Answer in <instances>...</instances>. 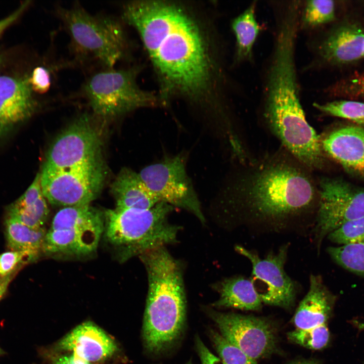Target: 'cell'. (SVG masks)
<instances>
[{
	"label": "cell",
	"instance_id": "6da1fadb",
	"mask_svg": "<svg viewBox=\"0 0 364 364\" xmlns=\"http://www.w3.org/2000/svg\"><path fill=\"white\" fill-rule=\"evenodd\" d=\"M318 201L311 171L284 148L238 163L215 198L223 214L275 231L316 211Z\"/></svg>",
	"mask_w": 364,
	"mask_h": 364
},
{
	"label": "cell",
	"instance_id": "7a4b0ae2",
	"mask_svg": "<svg viewBox=\"0 0 364 364\" xmlns=\"http://www.w3.org/2000/svg\"><path fill=\"white\" fill-rule=\"evenodd\" d=\"M122 18L139 33L164 99L203 98L210 83L209 58L199 26L184 9L164 1H131L123 5Z\"/></svg>",
	"mask_w": 364,
	"mask_h": 364
},
{
	"label": "cell",
	"instance_id": "3957f363",
	"mask_svg": "<svg viewBox=\"0 0 364 364\" xmlns=\"http://www.w3.org/2000/svg\"><path fill=\"white\" fill-rule=\"evenodd\" d=\"M260 110L283 148L311 171L324 163L320 138L307 122L300 100L296 61L273 58L263 66Z\"/></svg>",
	"mask_w": 364,
	"mask_h": 364
},
{
	"label": "cell",
	"instance_id": "277c9868",
	"mask_svg": "<svg viewBox=\"0 0 364 364\" xmlns=\"http://www.w3.org/2000/svg\"><path fill=\"white\" fill-rule=\"evenodd\" d=\"M140 258L148 281L143 337L146 349L159 353L174 343L184 327L186 297L183 268L165 247Z\"/></svg>",
	"mask_w": 364,
	"mask_h": 364
},
{
	"label": "cell",
	"instance_id": "5b68a950",
	"mask_svg": "<svg viewBox=\"0 0 364 364\" xmlns=\"http://www.w3.org/2000/svg\"><path fill=\"white\" fill-rule=\"evenodd\" d=\"M174 208L159 202L149 209H108L104 214L106 238L123 261L173 244L179 231L168 220Z\"/></svg>",
	"mask_w": 364,
	"mask_h": 364
},
{
	"label": "cell",
	"instance_id": "8992f818",
	"mask_svg": "<svg viewBox=\"0 0 364 364\" xmlns=\"http://www.w3.org/2000/svg\"><path fill=\"white\" fill-rule=\"evenodd\" d=\"M56 13L68 33L78 58L93 59L109 69L126 56L128 41L117 19L92 15L78 4L69 8L58 6Z\"/></svg>",
	"mask_w": 364,
	"mask_h": 364
},
{
	"label": "cell",
	"instance_id": "52a82bcc",
	"mask_svg": "<svg viewBox=\"0 0 364 364\" xmlns=\"http://www.w3.org/2000/svg\"><path fill=\"white\" fill-rule=\"evenodd\" d=\"M138 70L134 67L105 69L87 79L81 93L96 116L113 118L140 108L158 105L156 97L138 86Z\"/></svg>",
	"mask_w": 364,
	"mask_h": 364
},
{
	"label": "cell",
	"instance_id": "ba28073f",
	"mask_svg": "<svg viewBox=\"0 0 364 364\" xmlns=\"http://www.w3.org/2000/svg\"><path fill=\"white\" fill-rule=\"evenodd\" d=\"M185 154L166 156L143 168L139 174L160 202L188 211L202 223L205 218L186 168Z\"/></svg>",
	"mask_w": 364,
	"mask_h": 364
},
{
	"label": "cell",
	"instance_id": "9c48e42d",
	"mask_svg": "<svg viewBox=\"0 0 364 364\" xmlns=\"http://www.w3.org/2000/svg\"><path fill=\"white\" fill-rule=\"evenodd\" d=\"M102 147L101 138L90 117L82 115L54 140L42 169L64 171L103 160Z\"/></svg>",
	"mask_w": 364,
	"mask_h": 364
},
{
	"label": "cell",
	"instance_id": "30bf717a",
	"mask_svg": "<svg viewBox=\"0 0 364 364\" xmlns=\"http://www.w3.org/2000/svg\"><path fill=\"white\" fill-rule=\"evenodd\" d=\"M106 175L104 160L64 171L42 169L40 183L45 198L53 205H84L97 198Z\"/></svg>",
	"mask_w": 364,
	"mask_h": 364
},
{
	"label": "cell",
	"instance_id": "8fae6325",
	"mask_svg": "<svg viewBox=\"0 0 364 364\" xmlns=\"http://www.w3.org/2000/svg\"><path fill=\"white\" fill-rule=\"evenodd\" d=\"M314 239L318 249L323 239L343 223L364 215V189L343 180L324 178L320 183Z\"/></svg>",
	"mask_w": 364,
	"mask_h": 364
},
{
	"label": "cell",
	"instance_id": "7c38bea8",
	"mask_svg": "<svg viewBox=\"0 0 364 364\" xmlns=\"http://www.w3.org/2000/svg\"><path fill=\"white\" fill-rule=\"evenodd\" d=\"M288 246L281 247L276 253L270 252L261 258L255 252L241 246L236 250L250 262L252 280L262 303L289 308L294 304L297 286L284 269L287 258Z\"/></svg>",
	"mask_w": 364,
	"mask_h": 364
},
{
	"label": "cell",
	"instance_id": "4fadbf2b",
	"mask_svg": "<svg viewBox=\"0 0 364 364\" xmlns=\"http://www.w3.org/2000/svg\"><path fill=\"white\" fill-rule=\"evenodd\" d=\"M209 313L222 336L250 357L256 360L274 350L275 332L266 320L254 316L221 313L213 310H210Z\"/></svg>",
	"mask_w": 364,
	"mask_h": 364
},
{
	"label": "cell",
	"instance_id": "5bb4252c",
	"mask_svg": "<svg viewBox=\"0 0 364 364\" xmlns=\"http://www.w3.org/2000/svg\"><path fill=\"white\" fill-rule=\"evenodd\" d=\"M309 48L313 57L304 68L311 71L319 63L343 64L363 58L364 30L355 24L341 25L320 40L309 41Z\"/></svg>",
	"mask_w": 364,
	"mask_h": 364
},
{
	"label": "cell",
	"instance_id": "9a60e30c",
	"mask_svg": "<svg viewBox=\"0 0 364 364\" xmlns=\"http://www.w3.org/2000/svg\"><path fill=\"white\" fill-rule=\"evenodd\" d=\"M37 107L28 76H0V140L31 117Z\"/></svg>",
	"mask_w": 364,
	"mask_h": 364
},
{
	"label": "cell",
	"instance_id": "2e32d148",
	"mask_svg": "<svg viewBox=\"0 0 364 364\" xmlns=\"http://www.w3.org/2000/svg\"><path fill=\"white\" fill-rule=\"evenodd\" d=\"M112 338L90 321L78 325L57 343L55 350L72 353L90 364L102 363L118 351Z\"/></svg>",
	"mask_w": 364,
	"mask_h": 364
},
{
	"label": "cell",
	"instance_id": "e0dca14e",
	"mask_svg": "<svg viewBox=\"0 0 364 364\" xmlns=\"http://www.w3.org/2000/svg\"><path fill=\"white\" fill-rule=\"evenodd\" d=\"M320 138L323 152L347 171L364 178V127L347 126Z\"/></svg>",
	"mask_w": 364,
	"mask_h": 364
},
{
	"label": "cell",
	"instance_id": "ac0fdd59",
	"mask_svg": "<svg viewBox=\"0 0 364 364\" xmlns=\"http://www.w3.org/2000/svg\"><path fill=\"white\" fill-rule=\"evenodd\" d=\"M104 229L67 222L47 232L42 250L49 254L86 255L95 251Z\"/></svg>",
	"mask_w": 364,
	"mask_h": 364
},
{
	"label": "cell",
	"instance_id": "d6986e66",
	"mask_svg": "<svg viewBox=\"0 0 364 364\" xmlns=\"http://www.w3.org/2000/svg\"><path fill=\"white\" fill-rule=\"evenodd\" d=\"M309 287L293 317L297 329H306L327 325L333 311L335 297L320 276L310 275Z\"/></svg>",
	"mask_w": 364,
	"mask_h": 364
},
{
	"label": "cell",
	"instance_id": "ffe728a7",
	"mask_svg": "<svg viewBox=\"0 0 364 364\" xmlns=\"http://www.w3.org/2000/svg\"><path fill=\"white\" fill-rule=\"evenodd\" d=\"M111 191L117 208L149 209L160 202L139 173L128 168L121 170L111 185Z\"/></svg>",
	"mask_w": 364,
	"mask_h": 364
},
{
	"label": "cell",
	"instance_id": "44dd1931",
	"mask_svg": "<svg viewBox=\"0 0 364 364\" xmlns=\"http://www.w3.org/2000/svg\"><path fill=\"white\" fill-rule=\"evenodd\" d=\"M49 213L41 187L40 173H37L25 193L7 209V217L34 229L43 228Z\"/></svg>",
	"mask_w": 364,
	"mask_h": 364
},
{
	"label": "cell",
	"instance_id": "7402d4cb",
	"mask_svg": "<svg viewBox=\"0 0 364 364\" xmlns=\"http://www.w3.org/2000/svg\"><path fill=\"white\" fill-rule=\"evenodd\" d=\"M219 297L213 305L246 310L261 308L262 302L251 279L235 276L223 280L216 286Z\"/></svg>",
	"mask_w": 364,
	"mask_h": 364
},
{
	"label": "cell",
	"instance_id": "603a6c76",
	"mask_svg": "<svg viewBox=\"0 0 364 364\" xmlns=\"http://www.w3.org/2000/svg\"><path fill=\"white\" fill-rule=\"evenodd\" d=\"M256 8L257 1H253L232 21V29L236 38V65L254 61V46L261 30L256 18Z\"/></svg>",
	"mask_w": 364,
	"mask_h": 364
},
{
	"label": "cell",
	"instance_id": "cb8c5ba5",
	"mask_svg": "<svg viewBox=\"0 0 364 364\" xmlns=\"http://www.w3.org/2000/svg\"><path fill=\"white\" fill-rule=\"evenodd\" d=\"M5 233L8 246L12 251H25L35 258L42 250L47 232L43 227L31 228L7 217Z\"/></svg>",
	"mask_w": 364,
	"mask_h": 364
},
{
	"label": "cell",
	"instance_id": "d4e9b609",
	"mask_svg": "<svg viewBox=\"0 0 364 364\" xmlns=\"http://www.w3.org/2000/svg\"><path fill=\"white\" fill-rule=\"evenodd\" d=\"M335 18V4L331 0H310L301 3L300 30L311 32L333 21Z\"/></svg>",
	"mask_w": 364,
	"mask_h": 364
},
{
	"label": "cell",
	"instance_id": "484cf974",
	"mask_svg": "<svg viewBox=\"0 0 364 364\" xmlns=\"http://www.w3.org/2000/svg\"><path fill=\"white\" fill-rule=\"evenodd\" d=\"M331 258L345 269L364 278V241L328 248Z\"/></svg>",
	"mask_w": 364,
	"mask_h": 364
},
{
	"label": "cell",
	"instance_id": "4316f807",
	"mask_svg": "<svg viewBox=\"0 0 364 364\" xmlns=\"http://www.w3.org/2000/svg\"><path fill=\"white\" fill-rule=\"evenodd\" d=\"M313 106L325 114L351 121L364 127V103L340 100L325 103H314Z\"/></svg>",
	"mask_w": 364,
	"mask_h": 364
},
{
	"label": "cell",
	"instance_id": "83f0119b",
	"mask_svg": "<svg viewBox=\"0 0 364 364\" xmlns=\"http://www.w3.org/2000/svg\"><path fill=\"white\" fill-rule=\"evenodd\" d=\"M288 337L304 347L320 350L328 345L330 334L327 325H324L306 329H296L289 332Z\"/></svg>",
	"mask_w": 364,
	"mask_h": 364
},
{
	"label": "cell",
	"instance_id": "f1b7e54d",
	"mask_svg": "<svg viewBox=\"0 0 364 364\" xmlns=\"http://www.w3.org/2000/svg\"><path fill=\"white\" fill-rule=\"evenodd\" d=\"M211 339L224 364H258L241 349L227 341L221 334L211 331Z\"/></svg>",
	"mask_w": 364,
	"mask_h": 364
},
{
	"label": "cell",
	"instance_id": "f546056e",
	"mask_svg": "<svg viewBox=\"0 0 364 364\" xmlns=\"http://www.w3.org/2000/svg\"><path fill=\"white\" fill-rule=\"evenodd\" d=\"M327 238L340 246L364 241V215L343 223L329 234Z\"/></svg>",
	"mask_w": 364,
	"mask_h": 364
},
{
	"label": "cell",
	"instance_id": "4dcf8cb0",
	"mask_svg": "<svg viewBox=\"0 0 364 364\" xmlns=\"http://www.w3.org/2000/svg\"><path fill=\"white\" fill-rule=\"evenodd\" d=\"M25 258H27L28 260L35 258L30 253L25 251H12L0 254V276L5 277L10 275Z\"/></svg>",
	"mask_w": 364,
	"mask_h": 364
},
{
	"label": "cell",
	"instance_id": "1f68e13d",
	"mask_svg": "<svg viewBox=\"0 0 364 364\" xmlns=\"http://www.w3.org/2000/svg\"><path fill=\"white\" fill-rule=\"evenodd\" d=\"M28 81L33 92L45 93L49 89L51 84L50 72L45 67L37 66L28 75Z\"/></svg>",
	"mask_w": 364,
	"mask_h": 364
},
{
	"label": "cell",
	"instance_id": "d6a6232c",
	"mask_svg": "<svg viewBox=\"0 0 364 364\" xmlns=\"http://www.w3.org/2000/svg\"><path fill=\"white\" fill-rule=\"evenodd\" d=\"M340 93L364 98V73L356 74L336 85Z\"/></svg>",
	"mask_w": 364,
	"mask_h": 364
},
{
	"label": "cell",
	"instance_id": "836d02e7",
	"mask_svg": "<svg viewBox=\"0 0 364 364\" xmlns=\"http://www.w3.org/2000/svg\"><path fill=\"white\" fill-rule=\"evenodd\" d=\"M47 356L49 364H90L69 352L55 350Z\"/></svg>",
	"mask_w": 364,
	"mask_h": 364
},
{
	"label": "cell",
	"instance_id": "e575fe53",
	"mask_svg": "<svg viewBox=\"0 0 364 364\" xmlns=\"http://www.w3.org/2000/svg\"><path fill=\"white\" fill-rule=\"evenodd\" d=\"M196 344L202 364H224L220 358L209 350L198 337H196Z\"/></svg>",
	"mask_w": 364,
	"mask_h": 364
},
{
	"label": "cell",
	"instance_id": "d590c367",
	"mask_svg": "<svg viewBox=\"0 0 364 364\" xmlns=\"http://www.w3.org/2000/svg\"><path fill=\"white\" fill-rule=\"evenodd\" d=\"M29 5V1L24 2L13 13L0 20V35L20 17Z\"/></svg>",
	"mask_w": 364,
	"mask_h": 364
},
{
	"label": "cell",
	"instance_id": "8d00e7d4",
	"mask_svg": "<svg viewBox=\"0 0 364 364\" xmlns=\"http://www.w3.org/2000/svg\"><path fill=\"white\" fill-rule=\"evenodd\" d=\"M11 280L10 275L1 277L0 278V300L6 291L9 283Z\"/></svg>",
	"mask_w": 364,
	"mask_h": 364
},
{
	"label": "cell",
	"instance_id": "74e56055",
	"mask_svg": "<svg viewBox=\"0 0 364 364\" xmlns=\"http://www.w3.org/2000/svg\"><path fill=\"white\" fill-rule=\"evenodd\" d=\"M291 364H320V362L315 360H302L294 362Z\"/></svg>",
	"mask_w": 364,
	"mask_h": 364
},
{
	"label": "cell",
	"instance_id": "f35d334b",
	"mask_svg": "<svg viewBox=\"0 0 364 364\" xmlns=\"http://www.w3.org/2000/svg\"><path fill=\"white\" fill-rule=\"evenodd\" d=\"M4 62V56L2 54L0 53V69H1L2 65H3Z\"/></svg>",
	"mask_w": 364,
	"mask_h": 364
},
{
	"label": "cell",
	"instance_id": "ab89813d",
	"mask_svg": "<svg viewBox=\"0 0 364 364\" xmlns=\"http://www.w3.org/2000/svg\"><path fill=\"white\" fill-rule=\"evenodd\" d=\"M186 364H193V363H192V362H191V361H189L188 363H187Z\"/></svg>",
	"mask_w": 364,
	"mask_h": 364
},
{
	"label": "cell",
	"instance_id": "60d3db41",
	"mask_svg": "<svg viewBox=\"0 0 364 364\" xmlns=\"http://www.w3.org/2000/svg\"><path fill=\"white\" fill-rule=\"evenodd\" d=\"M2 353H3V351H2V350L0 349V355H1V354H2Z\"/></svg>",
	"mask_w": 364,
	"mask_h": 364
},
{
	"label": "cell",
	"instance_id": "b9f144b4",
	"mask_svg": "<svg viewBox=\"0 0 364 364\" xmlns=\"http://www.w3.org/2000/svg\"><path fill=\"white\" fill-rule=\"evenodd\" d=\"M363 58H364V51H363Z\"/></svg>",
	"mask_w": 364,
	"mask_h": 364
}]
</instances>
